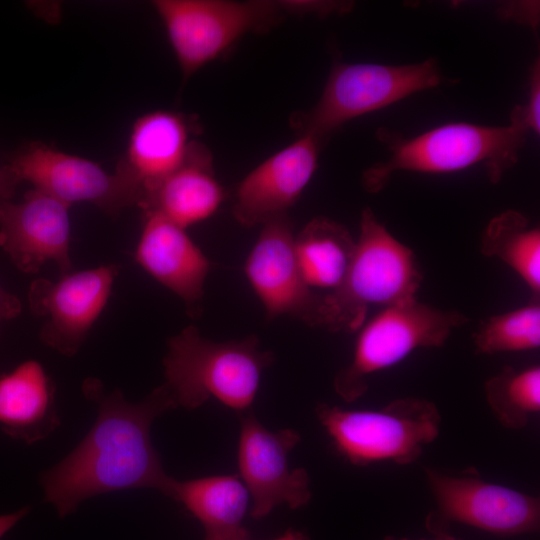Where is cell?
<instances>
[{"label":"cell","instance_id":"8","mask_svg":"<svg viewBox=\"0 0 540 540\" xmlns=\"http://www.w3.org/2000/svg\"><path fill=\"white\" fill-rule=\"evenodd\" d=\"M152 5L186 80L248 33L276 26L277 1L156 0Z\"/></svg>","mask_w":540,"mask_h":540},{"label":"cell","instance_id":"30","mask_svg":"<svg viewBox=\"0 0 540 540\" xmlns=\"http://www.w3.org/2000/svg\"><path fill=\"white\" fill-rule=\"evenodd\" d=\"M272 540H308V538L300 531L289 529Z\"/></svg>","mask_w":540,"mask_h":540},{"label":"cell","instance_id":"25","mask_svg":"<svg viewBox=\"0 0 540 540\" xmlns=\"http://www.w3.org/2000/svg\"><path fill=\"white\" fill-rule=\"evenodd\" d=\"M510 124L515 125L528 134L540 131V66L537 59L530 70L529 94L524 104L513 108Z\"/></svg>","mask_w":540,"mask_h":540},{"label":"cell","instance_id":"24","mask_svg":"<svg viewBox=\"0 0 540 540\" xmlns=\"http://www.w3.org/2000/svg\"><path fill=\"white\" fill-rule=\"evenodd\" d=\"M477 354L536 350L540 346V304H529L491 316L473 334Z\"/></svg>","mask_w":540,"mask_h":540},{"label":"cell","instance_id":"10","mask_svg":"<svg viewBox=\"0 0 540 540\" xmlns=\"http://www.w3.org/2000/svg\"><path fill=\"white\" fill-rule=\"evenodd\" d=\"M7 160L20 182H29L69 206L91 203L116 218L142 202L140 191L116 172L109 173L90 159L40 141L25 144Z\"/></svg>","mask_w":540,"mask_h":540},{"label":"cell","instance_id":"2","mask_svg":"<svg viewBox=\"0 0 540 540\" xmlns=\"http://www.w3.org/2000/svg\"><path fill=\"white\" fill-rule=\"evenodd\" d=\"M359 227L346 276L338 288L321 294L312 327L356 332L370 308L417 298L423 273L414 252L369 207L361 212Z\"/></svg>","mask_w":540,"mask_h":540},{"label":"cell","instance_id":"22","mask_svg":"<svg viewBox=\"0 0 540 540\" xmlns=\"http://www.w3.org/2000/svg\"><path fill=\"white\" fill-rule=\"evenodd\" d=\"M480 252L514 270L539 300L540 229L531 227L525 215L507 210L492 218L481 235Z\"/></svg>","mask_w":540,"mask_h":540},{"label":"cell","instance_id":"9","mask_svg":"<svg viewBox=\"0 0 540 540\" xmlns=\"http://www.w3.org/2000/svg\"><path fill=\"white\" fill-rule=\"evenodd\" d=\"M424 473L436 504L426 520L431 533L447 532L452 522L499 536L539 531V497L486 482L473 467L456 473L425 467Z\"/></svg>","mask_w":540,"mask_h":540},{"label":"cell","instance_id":"18","mask_svg":"<svg viewBox=\"0 0 540 540\" xmlns=\"http://www.w3.org/2000/svg\"><path fill=\"white\" fill-rule=\"evenodd\" d=\"M225 197L210 150L198 140L184 163L167 176L144 200L142 212H155L186 229L210 218Z\"/></svg>","mask_w":540,"mask_h":540},{"label":"cell","instance_id":"27","mask_svg":"<svg viewBox=\"0 0 540 540\" xmlns=\"http://www.w3.org/2000/svg\"><path fill=\"white\" fill-rule=\"evenodd\" d=\"M19 183V178L7 163L0 165V205L11 200Z\"/></svg>","mask_w":540,"mask_h":540},{"label":"cell","instance_id":"26","mask_svg":"<svg viewBox=\"0 0 540 540\" xmlns=\"http://www.w3.org/2000/svg\"><path fill=\"white\" fill-rule=\"evenodd\" d=\"M284 14L325 17L351 11L353 3L343 1H277Z\"/></svg>","mask_w":540,"mask_h":540},{"label":"cell","instance_id":"3","mask_svg":"<svg viewBox=\"0 0 540 540\" xmlns=\"http://www.w3.org/2000/svg\"><path fill=\"white\" fill-rule=\"evenodd\" d=\"M527 135L512 124L447 123L412 138L381 128L377 137L390 151L389 158L368 167L361 183L375 194L397 171L442 174L480 165L496 184L517 163Z\"/></svg>","mask_w":540,"mask_h":540},{"label":"cell","instance_id":"4","mask_svg":"<svg viewBox=\"0 0 540 540\" xmlns=\"http://www.w3.org/2000/svg\"><path fill=\"white\" fill-rule=\"evenodd\" d=\"M165 383L176 408L193 410L214 397L239 414L251 410L263 371L274 361L250 335L215 342L187 326L167 342Z\"/></svg>","mask_w":540,"mask_h":540},{"label":"cell","instance_id":"1","mask_svg":"<svg viewBox=\"0 0 540 540\" xmlns=\"http://www.w3.org/2000/svg\"><path fill=\"white\" fill-rule=\"evenodd\" d=\"M82 391L96 404V420L64 459L40 475L45 501L65 517L82 501L109 492L153 488L167 496L174 478L151 439L154 419L176 408L165 385L136 403L117 388L107 393L93 377L84 380Z\"/></svg>","mask_w":540,"mask_h":540},{"label":"cell","instance_id":"28","mask_svg":"<svg viewBox=\"0 0 540 540\" xmlns=\"http://www.w3.org/2000/svg\"><path fill=\"white\" fill-rule=\"evenodd\" d=\"M20 311V300L0 286V326L4 321L16 317Z\"/></svg>","mask_w":540,"mask_h":540},{"label":"cell","instance_id":"5","mask_svg":"<svg viewBox=\"0 0 540 540\" xmlns=\"http://www.w3.org/2000/svg\"><path fill=\"white\" fill-rule=\"evenodd\" d=\"M315 412L336 451L356 466L411 464L440 433L437 406L419 397L397 398L377 410L318 403Z\"/></svg>","mask_w":540,"mask_h":540},{"label":"cell","instance_id":"29","mask_svg":"<svg viewBox=\"0 0 540 540\" xmlns=\"http://www.w3.org/2000/svg\"><path fill=\"white\" fill-rule=\"evenodd\" d=\"M30 511L29 506H25L15 512L0 515V540Z\"/></svg>","mask_w":540,"mask_h":540},{"label":"cell","instance_id":"11","mask_svg":"<svg viewBox=\"0 0 540 540\" xmlns=\"http://www.w3.org/2000/svg\"><path fill=\"white\" fill-rule=\"evenodd\" d=\"M119 271L120 265L106 264L57 280L35 279L28 300L32 313L43 320V344L66 357L76 355L106 307Z\"/></svg>","mask_w":540,"mask_h":540},{"label":"cell","instance_id":"21","mask_svg":"<svg viewBox=\"0 0 540 540\" xmlns=\"http://www.w3.org/2000/svg\"><path fill=\"white\" fill-rule=\"evenodd\" d=\"M356 240L343 224L328 217L310 220L294 236L299 272L312 290L326 293L343 282L354 255Z\"/></svg>","mask_w":540,"mask_h":540},{"label":"cell","instance_id":"15","mask_svg":"<svg viewBox=\"0 0 540 540\" xmlns=\"http://www.w3.org/2000/svg\"><path fill=\"white\" fill-rule=\"evenodd\" d=\"M322 145L311 135H299L250 171L237 186L236 221L252 227L287 214L312 179Z\"/></svg>","mask_w":540,"mask_h":540},{"label":"cell","instance_id":"23","mask_svg":"<svg viewBox=\"0 0 540 540\" xmlns=\"http://www.w3.org/2000/svg\"><path fill=\"white\" fill-rule=\"evenodd\" d=\"M484 393L499 423L521 430L540 411V367L516 370L507 366L486 381Z\"/></svg>","mask_w":540,"mask_h":540},{"label":"cell","instance_id":"17","mask_svg":"<svg viewBox=\"0 0 540 540\" xmlns=\"http://www.w3.org/2000/svg\"><path fill=\"white\" fill-rule=\"evenodd\" d=\"M136 262L160 284L176 294L191 316L201 311L210 262L186 229L155 212H143Z\"/></svg>","mask_w":540,"mask_h":540},{"label":"cell","instance_id":"19","mask_svg":"<svg viewBox=\"0 0 540 540\" xmlns=\"http://www.w3.org/2000/svg\"><path fill=\"white\" fill-rule=\"evenodd\" d=\"M55 383L37 360H26L0 374V429L32 444L59 425Z\"/></svg>","mask_w":540,"mask_h":540},{"label":"cell","instance_id":"6","mask_svg":"<svg viewBox=\"0 0 540 540\" xmlns=\"http://www.w3.org/2000/svg\"><path fill=\"white\" fill-rule=\"evenodd\" d=\"M446 81L434 59L405 65L337 63L317 103L294 113L290 124L298 136L311 135L324 144L346 122Z\"/></svg>","mask_w":540,"mask_h":540},{"label":"cell","instance_id":"12","mask_svg":"<svg viewBox=\"0 0 540 540\" xmlns=\"http://www.w3.org/2000/svg\"><path fill=\"white\" fill-rule=\"evenodd\" d=\"M237 450L239 477L252 498L250 514L266 517L276 506L291 509L306 505L311 498L310 478L303 468L289 467V453L299 443L293 429L271 431L253 414H240Z\"/></svg>","mask_w":540,"mask_h":540},{"label":"cell","instance_id":"20","mask_svg":"<svg viewBox=\"0 0 540 540\" xmlns=\"http://www.w3.org/2000/svg\"><path fill=\"white\" fill-rule=\"evenodd\" d=\"M167 496L201 523L204 540H251L243 523L250 495L238 475L173 479Z\"/></svg>","mask_w":540,"mask_h":540},{"label":"cell","instance_id":"14","mask_svg":"<svg viewBox=\"0 0 540 540\" xmlns=\"http://www.w3.org/2000/svg\"><path fill=\"white\" fill-rule=\"evenodd\" d=\"M244 271L268 319L289 315L312 326L321 294L299 272L292 223L282 214L262 224Z\"/></svg>","mask_w":540,"mask_h":540},{"label":"cell","instance_id":"13","mask_svg":"<svg viewBox=\"0 0 540 540\" xmlns=\"http://www.w3.org/2000/svg\"><path fill=\"white\" fill-rule=\"evenodd\" d=\"M70 207L36 188L0 205V248L18 270L37 273L53 262L61 275L71 272Z\"/></svg>","mask_w":540,"mask_h":540},{"label":"cell","instance_id":"16","mask_svg":"<svg viewBox=\"0 0 540 540\" xmlns=\"http://www.w3.org/2000/svg\"><path fill=\"white\" fill-rule=\"evenodd\" d=\"M197 126L193 117L169 110L150 111L134 121L115 172L140 191V206L184 163Z\"/></svg>","mask_w":540,"mask_h":540},{"label":"cell","instance_id":"31","mask_svg":"<svg viewBox=\"0 0 540 540\" xmlns=\"http://www.w3.org/2000/svg\"><path fill=\"white\" fill-rule=\"evenodd\" d=\"M383 540H411V539L387 536ZM419 540H458V539L448 534V532H445V533L434 534V537L432 539H419Z\"/></svg>","mask_w":540,"mask_h":540},{"label":"cell","instance_id":"7","mask_svg":"<svg viewBox=\"0 0 540 540\" xmlns=\"http://www.w3.org/2000/svg\"><path fill=\"white\" fill-rule=\"evenodd\" d=\"M469 321L417 298L381 308L358 330L350 363L334 377L335 392L353 402L368 389V378L389 368L419 348L442 347L452 332Z\"/></svg>","mask_w":540,"mask_h":540}]
</instances>
